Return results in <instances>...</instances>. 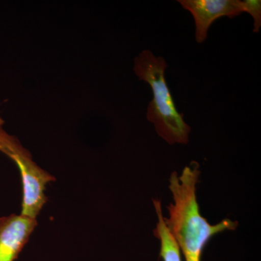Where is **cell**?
<instances>
[{"instance_id": "6", "label": "cell", "mask_w": 261, "mask_h": 261, "mask_svg": "<svg viewBox=\"0 0 261 261\" xmlns=\"http://www.w3.org/2000/svg\"><path fill=\"white\" fill-rule=\"evenodd\" d=\"M153 204L159 219L153 233L155 238L161 241L160 255L163 261H181L179 247L165 222L161 202L159 200H154Z\"/></svg>"}, {"instance_id": "7", "label": "cell", "mask_w": 261, "mask_h": 261, "mask_svg": "<svg viewBox=\"0 0 261 261\" xmlns=\"http://www.w3.org/2000/svg\"><path fill=\"white\" fill-rule=\"evenodd\" d=\"M243 13H249L254 20V33H258L261 28V1L245 0L241 1Z\"/></svg>"}, {"instance_id": "2", "label": "cell", "mask_w": 261, "mask_h": 261, "mask_svg": "<svg viewBox=\"0 0 261 261\" xmlns=\"http://www.w3.org/2000/svg\"><path fill=\"white\" fill-rule=\"evenodd\" d=\"M167 67L163 57L155 56L146 49L135 58L134 70L140 80L150 86L153 94L147 107L148 121L153 123L158 135L169 145H185L188 143L191 128L175 106L165 77Z\"/></svg>"}, {"instance_id": "8", "label": "cell", "mask_w": 261, "mask_h": 261, "mask_svg": "<svg viewBox=\"0 0 261 261\" xmlns=\"http://www.w3.org/2000/svg\"><path fill=\"white\" fill-rule=\"evenodd\" d=\"M3 124H4V121H3V118H2L1 115H0V130L3 129Z\"/></svg>"}, {"instance_id": "1", "label": "cell", "mask_w": 261, "mask_h": 261, "mask_svg": "<svg viewBox=\"0 0 261 261\" xmlns=\"http://www.w3.org/2000/svg\"><path fill=\"white\" fill-rule=\"evenodd\" d=\"M200 172L199 164L192 161L178 176L174 171L169 178V190L173 203L167 209L169 217L164 218L185 256V261H201L202 250L214 235L226 230H234L238 223L226 219L212 225L200 214L196 187Z\"/></svg>"}, {"instance_id": "4", "label": "cell", "mask_w": 261, "mask_h": 261, "mask_svg": "<svg viewBox=\"0 0 261 261\" xmlns=\"http://www.w3.org/2000/svg\"><path fill=\"white\" fill-rule=\"evenodd\" d=\"M178 3L193 16L195 39L199 44L205 42L209 29L217 19L233 18L243 13L240 0H178Z\"/></svg>"}, {"instance_id": "5", "label": "cell", "mask_w": 261, "mask_h": 261, "mask_svg": "<svg viewBox=\"0 0 261 261\" xmlns=\"http://www.w3.org/2000/svg\"><path fill=\"white\" fill-rule=\"evenodd\" d=\"M37 226V220L23 215L0 218V261H15Z\"/></svg>"}, {"instance_id": "3", "label": "cell", "mask_w": 261, "mask_h": 261, "mask_svg": "<svg viewBox=\"0 0 261 261\" xmlns=\"http://www.w3.org/2000/svg\"><path fill=\"white\" fill-rule=\"evenodd\" d=\"M0 151L16 163L23 186L21 215L37 219L45 205L47 197L44 191L46 185L56 178L34 162L30 152L20 142L4 129L0 134Z\"/></svg>"}]
</instances>
